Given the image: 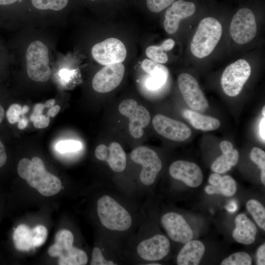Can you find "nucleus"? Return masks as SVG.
I'll list each match as a JSON object with an SVG mask.
<instances>
[{"label": "nucleus", "instance_id": "1", "mask_svg": "<svg viewBox=\"0 0 265 265\" xmlns=\"http://www.w3.org/2000/svg\"><path fill=\"white\" fill-rule=\"evenodd\" d=\"M17 172L30 186L45 196L55 195L61 189L60 180L46 170L43 161L39 157H34L31 160L27 158L21 159L18 165Z\"/></svg>", "mask_w": 265, "mask_h": 265}, {"label": "nucleus", "instance_id": "2", "mask_svg": "<svg viewBox=\"0 0 265 265\" xmlns=\"http://www.w3.org/2000/svg\"><path fill=\"white\" fill-rule=\"evenodd\" d=\"M97 212L102 225L113 231L124 232L132 226L129 212L112 197L105 195L97 203Z\"/></svg>", "mask_w": 265, "mask_h": 265}, {"label": "nucleus", "instance_id": "3", "mask_svg": "<svg viewBox=\"0 0 265 265\" xmlns=\"http://www.w3.org/2000/svg\"><path fill=\"white\" fill-rule=\"evenodd\" d=\"M222 27L213 17H206L199 23L190 43V50L196 57L203 58L210 54L221 38Z\"/></svg>", "mask_w": 265, "mask_h": 265}, {"label": "nucleus", "instance_id": "4", "mask_svg": "<svg viewBox=\"0 0 265 265\" xmlns=\"http://www.w3.org/2000/svg\"><path fill=\"white\" fill-rule=\"evenodd\" d=\"M74 235L69 230L59 231L55 237V242L48 253L52 257H59V265H80L84 261L86 252L73 246Z\"/></svg>", "mask_w": 265, "mask_h": 265}, {"label": "nucleus", "instance_id": "5", "mask_svg": "<svg viewBox=\"0 0 265 265\" xmlns=\"http://www.w3.org/2000/svg\"><path fill=\"white\" fill-rule=\"evenodd\" d=\"M27 73L30 79L35 81H47L51 74L49 66L48 49L40 41L32 42L26 52Z\"/></svg>", "mask_w": 265, "mask_h": 265}, {"label": "nucleus", "instance_id": "6", "mask_svg": "<svg viewBox=\"0 0 265 265\" xmlns=\"http://www.w3.org/2000/svg\"><path fill=\"white\" fill-rule=\"evenodd\" d=\"M251 73V68L245 60L240 59L228 65L221 78L224 93L230 97L238 95Z\"/></svg>", "mask_w": 265, "mask_h": 265}, {"label": "nucleus", "instance_id": "7", "mask_svg": "<svg viewBox=\"0 0 265 265\" xmlns=\"http://www.w3.org/2000/svg\"><path fill=\"white\" fill-rule=\"evenodd\" d=\"M130 158L132 161L142 165L139 175L141 183L147 186L153 184L162 168L157 153L146 146H139L132 151Z\"/></svg>", "mask_w": 265, "mask_h": 265}, {"label": "nucleus", "instance_id": "8", "mask_svg": "<svg viewBox=\"0 0 265 265\" xmlns=\"http://www.w3.org/2000/svg\"><path fill=\"white\" fill-rule=\"evenodd\" d=\"M257 30L255 16L251 9L242 8L235 14L230 26V34L237 43L245 44L251 41Z\"/></svg>", "mask_w": 265, "mask_h": 265}, {"label": "nucleus", "instance_id": "9", "mask_svg": "<svg viewBox=\"0 0 265 265\" xmlns=\"http://www.w3.org/2000/svg\"><path fill=\"white\" fill-rule=\"evenodd\" d=\"M120 113L129 120V130L131 135L138 139L143 135V129L146 127L150 121L149 111L143 106L138 105L133 99H126L118 106Z\"/></svg>", "mask_w": 265, "mask_h": 265}, {"label": "nucleus", "instance_id": "10", "mask_svg": "<svg viewBox=\"0 0 265 265\" xmlns=\"http://www.w3.org/2000/svg\"><path fill=\"white\" fill-rule=\"evenodd\" d=\"M91 53L97 62L106 65L124 61L127 50L122 41L111 37L95 44L92 48Z\"/></svg>", "mask_w": 265, "mask_h": 265}, {"label": "nucleus", "instance_id": "11", "mask_svg": "<svg viewBox=\"0 0 265 265\" xmlns=\"http://www.w3.org/2000/svg\"><path fill=\"white\" fill-rule=\"evenodd\" d=\"M179 89L184 100L191 109L204 112L209 104L197 80L188 73H182L178 78Z\"/></svg>", "mask_w": 265, "mask_h": 265}, {"label": "nucleus", "instance_id": "12", "mask_svg": "<svg viewBox=\"0 0 265 265\" xmlns=\"http://www.w3.org/2000/svg\"><path fill=\"white\" fill-rule=\"evenodd\" d=\"M124 74L125 67L122 63L105 65L93 77L92 87L99 93L109 92L119 86Z\"/></svg>", "mask_w": 265, "mask_h": 265}, {"label": "nucleus", "instance_id": "13", "mask_svg": "<svg viewBox=\"0 0 265 265\" xmlns=\"http://www.w3.org/2000/svg\"><path fill=\"white\" fill-rule=\"evenodd\" d=\"M170 250V242L165 236L157 234L140 241L136 252L143 260L152 262L160 261L166 257Z\"/></svg>", "mask_w": 265, "mask_h": 265}, {"label": "nucleus", "instance_id": "14", "mask_svg": "<svg viewBox=\"0 0 265 265\" xmlns=\"http://www.w3.org/2000/svg\"><path fill=\"white\" fill-rule=\"evenodd\" d=\"M160 222L169 238L175 242L185 244L193 238L191 228L186 220L178 213H165L161 217Z\"/></svg>", "mask_w": 265, "mask_h": 265}, {"label": "nucleus", "instance_id": "15", "mask_svg": "<svg viewBox=\"0 0 265 265\" xmlns=\"http://www.w3.org/2000/svg\"><path fill=\"white\" fill-rule=\"evenodd\" d=\"M152 123L158 133L173 141H185L191 134V131L186 125L162 114L156 115Z\"/></svg>", "mask_w": 265, "mask_h": 265}, {"label": "nucleus", "instance_id": "16", "mask_svg": "<svg viewBox=\"0 0 265 265\" xmlns=\"http://www.w3.org/2000/svg\"><path fill=\"white\" fill-rule=\"evenodd\" d=\"M169 172L173 178L183 182L191 187L199 186L203 181V174L200 167L188 161H174L170 165Z\"/></svg>", "mask_w": 265, "mask_h": 265}, {"label": "nucleus", "instance_id": "17", "mask_svg": "<svg viewBox=\"0 0 265 265\" xmlns=\"http://www.w3.org/2000/svg\"><path fill=\"white\" fill-rule=\"evenodd\" d=\"M194 3L184 0L174 1L166 11L163 23L166 32L173 34L178 29L180 21L192 16L195 12Z\"/></svg>", "mask_w": 265, "mask_h": 265}, {"label": "nucleus", "instance_id": "18", "mask_svg": "<svg viewBox=\"0 0 265 265\" xmlns=\"http://www.w3.org/2000/svg\"><path fill=\"white\" fill-rule=\"evenodd\" d=\"M95 156L98 159L106 161L114 172H121L126 168V153L121 145L116 142H111L108 147L104 144L98 145L95 149Z\"/></svg>", "mask_w": 265, "mask_h": 265}, {"label": "nucleus", "instance_id": "19", "mask_svg": "<svg viewBox=\"0 0 265 265\" xmlns=\"http://www.w3.org/2000/svg\"><path fill=\"white\" fill-rule=\"evenodd\" d=\"M141 66L149 75L145 81V86L148 89L156 90L165 84L169 76L166 66L148 59L143 60Z\"/></svg>", "mask_w": 265, "mask_h": 265}, {"label": "nucleus", "instance_id": "20", "mask_svg": "<svg viewBox=\"0 0 265 265\" xmlns=\"http://www.w3.org/2000/svg\"><path fill=\"white\" fill-rule=\"evenodd\" d=\"M235 228L232 237L238 242L248 245L256 238L257 229L254 223L245 214L240 213L235 218Z\"/></svg>", "mask_w": 265, "mask_h": 265}, {"label": "nucleus", "instance_id": "21", "mask_svg": "<svg viewBox=\"0 0 265 265\" xmlns=\"http://www.w3.org/2000/svg\"><path fill=\"white\" fill-rule=\"evenodd\" d=\"M205 251L204 243L199 240H191L185 243L178 253L176 262L178 265H198Z\"/></svg>", "mask_w": 265, "mask_h": 265}, {"label": "nucleus", "instance_id": "22", "mask_svg": "<svg viewBox=\"0 0 265 265\" xmlns=\"http://www.w3.org/2000/svg\"><path fill=\"white\" fill-rule=\"evenodd\" d=\"M183 115L191 125L197 130L204 131H213L220 126V122L218 119L192 110H185Z\"/></svg>", "mask_w": 265, "mask_h": 265}, {"label": "nucleus", "instance_id": "23", "mask_svg": "<svg viewBox=\"0 0 265 265\" xmlns=\"http://www.w3.org/2000/svg\"><path fill=\"white\" fill-rule=\"evenodd\" d=\"M239 159L238 152L236 149L223 154L218 157L212 163V170L217 173H224L237 164Z\"/></svg>", "mask_w": 265, "mask_h": 265}, {"label": "nucleus", "instance_id": "24", "mask_svg": "<svg viewBox=\"0 0 265 265\" xmlns=\"http://www.w3.org/2000/svg\"><path fill=\"white\" fill-rule=\"evenodd\" d=\"M31 229L25 224H21L15 230L13 239L16 248L21 251H28L33 247Z\"/></svg>", "mask_w": 265, "mask_h": 265}, {"label": "nucleus", "instance_id": "25", "mask_svg": "<svg viewBox=\"0 0 265 265\" xmlns=\"http://www.w3.org/2000/svg\"><path fill=\"white\" fill-rule=\"evenodd\" d=\"M205 190L207 194L210 195L221 194L226 197H231L236 192L237 184L232 177L225 175L222 177L218 186L208 185L205 187Z\"/></svg>", "mask_w": 265, "mask_h": 265}, {"label": "nucleus", "instance_id": "26", "mask_svg": "<svg viewBox=\"0 0 265 265\" xmlns=\"http://www.w3.org/2000/svg\"><path fill=\"white\" fill-rule=\"evenodd\" d=\"M247 210L258 225L265 231V209L258 200L250 199L246 204Z\"/></svg>", "mask_w": 265, "mask_h": 265}, {"label": "nucleus", "instance_id": "27", "mask_svg": "<svg viewBox=\"0 0 265 265\" xmlns=\"http://www.w3.org/2000/svg\"><path fill=\"white\" fill-rule=\"evenodd\" d=\"M252 260L250 256L243 251L234 253L224 259L221 265H251Z\"/></svg>", "mask_w": 265, "mask_h": 265}, {"label": "nucleus", "instance_id": "28", "mask_svg": "<svg viewBox=\"0 0 265 265\" xmlns=\"http://www.w3.org/2000/svg\"><path fill=\"white\" fill-rule=\"evenodd\" d=\"M69 0H31L32 5L41 10L51 9L58 11L63 9Z\"/></svg>", "mask_w": 265, "mask_h": 265}, {"label": "nucleus", "instance_id": "29", "mask_svg": "<svg viewBox=\"0 0 265 265\" xmlns=\"http://www.w3.org/2000/svg\"><path fill=\"white\" fill-rule=\"evenodd\" d=\"M251 160L261 169V179L262 184L265 185V152L261 149L254 147L250 154Z\"/></svg>", "mask_w": 265, "mask_h": 265}, {"label": "nucleus", "instance_id": "30", "mask_svg": "<svg viewBox=\"0 0 265 265\" xmlns=\"http://www.w3.org/2000/svg\"><path fill=\"white\" fill-rule=\"evenodd\" d=\"M28 106H24L23 107L19 104L11 105L7 109L6 116L8 122L14 124L18 122L21 118V116L27 112Z\"/></svg>", "mask_w": 265, "mask_h": 265}, {"label": "nucleus", "instance_id": "31", "mask_svg": "<svg viewBox=\"0 0 265 265\" xmlns=\"http://www.w3.org/2000/svg\"><path fill=\"white\" fill-rule=\"evenodd\" d=\"M160 46H150L146 50V54L151 60L159 63H165L168 61V56Z\"/></svg>", "mask_w": 265, "mask_h": 265}, {"label": "nucleus", "instance_id": "32", "mask_svg": "<svg viewBox=\"0 0 265 265\" xmlns=\"http://www.w3.org/2000/svg\"><path fill=\"white\" fill-rule=\"evenodd\" d=\"M31 238L33 247L42 245L46 241L48 236L47 228L43 225H39L31 229Z\"/></svg>", "mask_w": 265, "mask_h": 265}, {"label": "nucleus", "instance_id": "33", "mask_svg": "<svg viewBox=\"0 0 265 265\" xmlns=\"http://www.w3.org/2000/svg\"><path fill=\"white\" fill-rule=\"evenodd\" d=\"M81 142L76 140H67L59 141L56 146V150L61 153L75 152L81 148Z\"/></svg>", "mask_w": 265, "mask_h": 265}, {"label": "nucleus", "instance_id": "34", "mask_svg": "<svg viewBox=\"0 0 265 265\" xmlns=\"http://www.w3.org/2000/svg\"><path fill=\"white\" fill-rule=\"evenodd\" d=\"M175 0H147V6L149 10L159 13L172 4Z\"/></svg>", "mask_w": 265, "mask_h": 265}, {"label": "nucleus", "instance_id": "35", "mask_svg": "<svg viewBox=\"0 0 265 265\" xmlns=\"http://www.w3.org/2000/svg\"><path fill=\"white\" fill-rule=\"evenodd\" d=\"M91 265H115L116 264L111 261L106 260L102 254L101 250L98 247L92 251Z\"/></svg>", "mask_w": 265, "mask_h": 265}, {"label": "nucleus", "instance_id": "36", "mask_svg": "<svg viewBox=\"0 0 265 265\" xmlns=\"http://www.w3.org/2000/svg\"><path fill=\"white\" fill-rule=\"evenodd\" d=\"M34 126L37 129L45 128L50 123V116L43 114H39L31 120Z\"/></svg>", "mask_w": 265, "mask_h": 265}, {"label": "nucleus", "instance_id": "37", "mask_svg": "<svg viewBox=\"0 0 265 265\" xmlns=\"http://www.w3.org/2000/svg\"><path fill=\"white\" fill-rule=\"evenodd\" d=\"M256 262L258 265H265V244L258 247L256 252Z\"/></svg>", "mask_w": 265, "mask_h": 265}, {"label": "nucleus", "instance_id": "38", "mask_svg": "<svg viewBox=\"0 0 265 265\" xmlns=\"http://www.w3.org/2000/svg\"><path fill=\"white\" fill-rule=\"evenodd\" d=\"M222 179V177L219 173L211 174L208 179L209 184L213 186H217L219 185Z\"/></svg>", "mask_w": 265, "mask_h": 265}, {"label": "nucleus", "instance_id": "39", "mask_svg": "<svg viewBox=\"0 0 265 265\" xmlns=\"http://www.w3.org/2000/svg\"><path fill=\"white\" fill-rule=\"evenodd\" d=\"M219 147L223 154L227 153L233 149V144L227 140L221 141Z\"/></svg>", "mask_w": 265, "mask_h": 265}, {"label": "nucleus", "instance_id": "40", "mask_svg": "<svg viewBox=\"0 0 265 265\" xmlns=\"http://www.w3.org/2000/svg\"><path fill=\"white\" fill-rule=\"evenodd\" d=\"M44 108H45V105L43 104L38 103L35 105L34 107L33 113L30 116V120H31L36 116L43 114V111Z\"/></svg>", "mask_w": 265, "mask_h": 265}, {"label": "nucleus", "instance_id": "41", "mask_svg": "<svg viewBox=\"0 0 265 265\" xmlns=\"http://www.w3.org/2000/svg\"><path fill=\"white\" fill-rule=\"evenodd\" d=\"M7 159V156L5 147L0 140V167L5 163Z\"/></svg>", "mask_w": 265, "mask_h": 265}, {"label": "nucleus", "instance_id": "42", "mask_svg": "<svg viewBox=\"0 0 265 265\" xmlns=\"http://www.w3.org/2000/svg\"><path fill=\"white\" fill-rule=\"evenodd\" d=\"M174 45L175 41L172 39H167L164 40L160 45L164 51H168L172 50Z\"/></svg>", "mask_w": 265, "mask_h": 265}, {"label": "nucleus", "instance_id": "43", "mask_svg": "<svg viewBox=\"0 0 265 265\" xmlns=\"http://www.w3.org/2000/svg\"><path fill=\"white\" fill-rule=\"evenodd\" d=\"M60 110V106L58 105H55L50 108L47 113V115L50 117H53L55 116Z\"/></svg>", "mask_w": 265, "mask_h": 265}, {"label": "nucleus", "instance_id": "44", "mask_svg": "<svg viewBox=\"0 0 265 265\" xmlns=\"http://www.w3.org/2000/svg\"><path fill=\"white\" fill-rule=\"evenodd\" d=\"M265 117H264L260 123V125H259V133H260V135L261 136V137L262 138V139L263 140L264 142H265Z\"/></svg>", "mask_w": 265, "mask_h": 265}, {"label": "nucleus", "instance_id": "45", "mask_svg": "<svg viewBox=\"0 0 265 265\" xmlns=\"http://www.w3.org/2000/svg\"><path fill=\"white\" fill-rule=\"evenodd\" d=\"M18 127L20 130L24 129L27 125L28 120L26 118L23 117L21 118L18 122Z\"/></svg>", "mask_w": 265, "mask_h": 265}, {"label": "nucleus", "instance_id": "46", "mask_svg": "<svg viewBox=\"0 0 265 265\" xmlns=\"http://www.w3.org/2000/svg\"><path fill=\"white\" fill-rule=\"evenodd\" d=\"M19 0H0V5L5 6L15 3Z\"/></svg>", "mask_w": 265, "mask_h": 265}, {"label": "nucleus", "instance_id": "47", "mask_svg": "<svg viewBox=\"0 0 265 265\" xmlns=\"http://www.w3.org/2000/svg\"><path fill=\"white\" fill-rule=\"evenodd\" d=\"M55 103V101L54 99H50L46 102L45 104V107L50 108L51 107L54 106Z\"/></svg>", "mask_w": 265, "mask_h": 265}, {"label": "nucleus", "instance_id": "48", "mask_svg": "<svg viewBox=\"0 0 265 265\" xmlns=\"http://www.w3.org/2000/svg\"><path fill=\"white\" fill-rule=\"evenodd\" d=\"M5 111L1 106L0 105V124L2 121L4 116Z\"/></svg>", "mask_w": 265, "mask_h": 265}, {"label": "nucleus", "instance_id": "49", "mask_svg": "<svg viewBox=\"0 0 265 265\" xmlns=\"http://www.w3.org/2000/svg\"><path fill=\"white\" fill-rule=\"evenodd\" d=\"M147 265H160V264L156 263L155 262H151V263H149L147 264Z\"/></svg>", "mask_w": 265, "mask_h": 265}, {"label": "nucleus", "instance_id": "50", "mask_svg": "<svg viewBox=\"0 0 265 265\" xmlns=\"http://www.w3.org/2000/svg\"><path fill=\"white\" fill-rule=\"evenodd\" d=\"M265 106H264L262 109V114L264 117H265Z\"/></svg>", "mask_w": 265, "mask_h": 265}, {"label": "nucleus", "instance_id": "51", "mask_svg": "<svg viewBox=\"0 0 265 265\" xmlns=\"http://www.w3.org/2000/svg\"></svg>", "mask_w": 265, "mask_h": 265}]
</instances>
